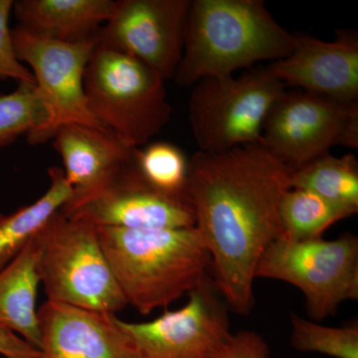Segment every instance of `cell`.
Returning a JSON list of instances; mask_svg holds the SVG:
<instances>
[{
  "label": "cell",
  "instance_id": "4",
  "mask_svg": "<svg viewBox=\"0 0 358 358\" xmlns=\"http://www.w3.org/2000/svg\"><path fill=\"white\" fill-rule=\"evenodd\" d=\"M166 81L122 52L96 45L84 76L89 109L129 147H145L169 124L171 107Z\"/></svg>",
  "mask_w": 358,
  "mask_h": 358
},
{
  "label": "cell",
  "instance_id": "8",
  "mask_svg": "<svg viewBox=\"0 0 358 358\" xmlns=\"http://www.w3.org/2000/svg\"><path fill=\"white\" fill-rule=\"evenodd\" d=\"M263 145L292 171L329 154L336 145L357 150L358 101L285 91L264 124Z\"/></svg>",
  "mask_w": 358,
  "mask_h": 358
},
{
  "label": "cell",
  "instance_id": "13",
  "mask_svg": "<svg viewBox=\"0 0 358 358\" xmlns=\"http://www.w3.org/2000/svg\"><path fill=\"white\" fill-rule=\"evenodd\" d=\"M334 41L294 34L289 55L267 66L285 87L343 102L358 101V41L338 32Z\"/></svg>",
  "mask_w": 358,
  "mask_h": 358
},
{
  "label": "cell",
  "instance_id": "10",
  "mask_svg": "<svg viewBox=\"0 0 358 358\" xmlns=\"http://www.w3.org/2000/svg\"><path fill=\"white\" fill-rule=\"evenodd\" d=\"M11 36L16 56L31 68L35 86L49 113L48 124L28 138L30 145L51 141L67 124L105 129L92 115L84 89L85 71L96 40L55 41L30 34L17 25L11 29Z\"/></svg>",
  "mask_w": 358,
  "mask_h": 358
},
{
  "label": "cell",
  "instance_id": "23",
  "mask_svg": "<svg viewBox=\"0 0 358 358\" xmlns=\"http://www.w3.org/2000/svg\"><path fill=\"white\" fill-rule=\"evenodd\" d=\"M291 345L296 352L358 358V327H331L291 313Z\"/></svg>",
  "mask_w": 358,
  "mask_h": 358
},
{
  "label": "cell",
  "instance_id": "1",
  "mask_svg": "<svg viewBox=\"0 0 358 358\" xmlns=\"http://www.w3.org/2000/svg\"><path fill=\"white\" fill-rule=\"evenodd\" d=\"M292 173L262 143L197 152L189 160L187 196L195 227L210 254L212 279L238 315L251 313L257 266L282 236L280 203Z\"/></svg>",
  "mask_w": 358,
  "mask_h": 358
},
{
  "label": "cell",
  "instance_id": "2",
  "mask_svg": "<svg viewBox=\"0 0 358 358\" xmlns=\"http://www.w3.org/2000/svg\"><path fill=\"white\" fill-rule=\"evenodd\" d=\"M294 43V34L275 20L262 0H192L173 79L192 87L203 78L231 76L261 61L287 57Z\"/></svg>",
  "mask_w": 358,
  "mask_h": 358
},
{
  "label": "cell",
  "instance_id": "19",
  "mask_svg": "<svg viewBox=\"0 0 358 358\" xmlns=\"http://www.w3.org/2000/svg\"><path fill=\"white\" fill-rule=\"evenodd\" d=\"M291 187L310 190L329 203L348 212L358 211V162L352 155L331 154L293 171Z\"/></svg>",
  "mask_w": 358,
  "mask_h": 358
},
{
  "label": "cell",
  "instance_id": "5",
  "mask_svg": "<svg viewBox=\"0 0 358 358\" xmlns=\"http://www.w3.org/2000/svg\"><path fill=\"white\" fill-rule=\"evenodd\" d=\"M37 239V272L47 300L110 315L128 306L96 226L59 210L39 231Z\"/></svg>",
  "mask_w": 358,
  "mask_h": 358
},
{
  "label": "cell",
  "instance_id": "24",
  "mask_svg": "<svg viewBox=\"0 0 358 358\" xmlns=\"http://www.w3.org/2000/svg\"><path fill=\"white\" fill-rule=\"evenodd\" d=\"M13 0H0V79H13L17 83L35 84L31 71L17 58L14 49L9 17Z\"/></svg>",
  "mask_w": 358,
  "mask_h": 358
},
{
  "label": "cell",
  "instance_id": "20",
  "mask_svg": "<svg viewBox=\"0 0 358 358\" xmlns=\"http://www.w3.org/2000/svg\"><path fill=\"white\" fill-rule=\"evenodd\" d=\"M282 237L294 241L322 238L331 226L350 214L319 195L301 188L287 190L280 203Z\"/></svg>",
  "mask_w": 358,
  "mask_h": 358
},
{
  "label": "cell",
  "instance_id": "14",
  "mask_svg": "<svg viewBox=\"0 0 358 358\" xmlns=\"http://www.w3.org/2000/svg\"><path fill=\"white\" fill-rule=\"evenodd\" d=\"M38 317L40 358H141L115 315L47 300Z\"/></svg>",
  "mask_w": 358,
  "mask_h": 358
},
{
  "label": "cell",
  "instance_id": "22",
  "mask_svg": "<svg viewBox=\"0 0 358 358\" xmlns=\"http://www.w3.org/2000/svg\"><path fill=\"white\" fill-rule=\"evenodd\" d=\"M48 122V110L35 84L18 83L11 93L0 94V148L22 136L32 138Z\"/></svg>",
  "mask_w": 358,
  "mask_h": 358
},
{
  "label": "cell",
  "instance_id": "16",
  "mask_svg": "<svg viewBox=\"0 0 358 358\" xmlns=\"http://www.w3.org/2000/svg\"><path fill=\"white\" fill-rule=\"evenodd\" d=\"M114 10L113 0H18L13 8L21 29L67 43L96 40Z\"/></svg>",
  "mask_w": 358,
  "mask_h": 358
},
{
  "label": "cell",
  "instance_id": "11",
  "mask_svg": "<svg viewBox=\"0 0 358 358\" xmlns=\"http://www.w3.org/2000/svg\"><path fill=\"white\" fill-rule=\"evenodd\" d=\"M228 310L208 275L179 310H167L150 322H119L141 358H212L232 336Z\"/></svg>",
  "mask_w": 358,
  "mask_h": 358
},
{
  "label": "cell",
  "instance_id": "26",
  "mask_svg": "<svg viewBox=\"0 0 358 358\" xmlns=\"http://www.w3.org/2000/svg\"><path fill=\"white\" fill-rule=\"evenodd\" d=\"M0 355L6 358H40V352L20 336L0 329Z\"/></svg>",
  "mask_w": 358,
  "mask_h": 358
},
{
  "label": "cell",
  "instance_id": "18",
  "mask_svg": "<svg viewBox=\"0 0 358 358\" xmlns=\"http://www.w3.org/2000/svg\"><path fill=\"white\" fill-rule=\"evenodd\" d=\"M48 174L50 185L36 201L13 213L0 214V271L20 255L72 196V188L62 169L51 167Z\"/></svg>",
  "mask_w": 358,
  "mask_h": 358
},
{
  "label": "cell",
  "instance_id": "6",
  "mask_svg": "<svg viewBox=\"0 0 358 358\" xmlns=\"http://www.w3.org/2000/svg\"><path fill=\"white\" fill-rule=\"evenodd\" d=\"M286 91L267 67L240 77L216 76L193 87L188 115L199 152H228L242 145L262 143L268 113Z\"/></svg>",
  "mask_w": 358,
  "mask_h": 358
},
{
  "label": "cell",
  "instance_id": "12",
  "mask_svg": "<svg viewBox=\"0 0 358 358\" xmlns=\"http://www.w3.org/2000/svg\"><path fill=\"white\" fill-rule=\"evenodd\" d=\"M192 0H117L96 44L131 56L173 79L182 57Z\"/></svg>",
  "mask_w": 358,
  "mask_h": 358
},
{
  "label": "cell",
  "instance_id": "17",
  "mask_svg": "<svg viewBox=\"0 0 358 358\" xmlns=\"http://www.w3.org/2000/svg\"><path fill=\"white\" fill-rule=\"evenodd\" d=\"M38 255L36 235L13 262L0 271V329L13 331L39 350Z\"/></svg>",
  "mask_w": 358,
  "mask_h": 358
},
{
  "label": "cell",
  "instance_id": "15",
  "mask_svg": "<svg viewBox=\"0 0 358 358\" xmlns=\"http://www.w3.org/2000/svg\"><path fill=\"white\" fill-rule=\"evenodd\" d=\"M64 166L72 194L86 192L129 162L136 148L129 147L105 129L67 124L51 140Z\"/></svg>",
  "mask_w": 358,
  "mask_h": 358
},
{
  "label": "cell",
  "instance_id": "3",
  "mask_svg": "<svg viewBox=\"0 0 358 358\" xmlns=\"http://www.w3.org/2000/svg\"><path fill=\"white\" fill-rule=\"evenodd\" d=\"M96 232L127 303L143 315L169 307L209 275L210 254L195 226Z\"/></svg>",
  "mask_w": 358,
  "mask_h": 358
},
{
  "label": "cell",
  "instance_id": "9",
  "mask_svg": "<svg viewBox=\"0 0 358 358\" xmlns=\"http://www.w3.org/2000/svg\"><path fill=\"white\" fill-rule=\"evenodd\" d=\"M60 211L96 227L155 230L195 226L190 202L148 185L136 169L134 155L93 187L72 194Z\"/></svg>",
  "mask_w": 358,
  "mask_h": 358
},
{
  "label": "cell",
  "instance_id": "7",
  "mask_svg": "<svg viewBox=\"0 0 358 358\" xmlns=\"http://www.w3.org/2000/svg\"><path fill=\"white\" fill-rule=\"evenodd\" d=\"M277 280L296 287L313 322L334 317L345 301L358 299V238L345 233L294 241L280 237L264 252L256 279Z\"/></svg>",
  "mask_w": 358,
  "mask_h": 358
},
{
  "label": "cell",
  "instance_id": "21",
  "mask_svg": "<svg viewBox=\"0 0 358 358\" xmlns=\"http://www.w3.org/2000/svg\"><path fill=\"white\" fill-rule=\"evenodd\" d=\"M134 164L141 178L155 189L169 196L188 200L189 160L176 145L157 141L136 148Z\"/></svg>",
  "mask_w": 358,
  "mask_h": 358
},
{
  "label": "cell",
  "instance_id": "25",
  "mask_svg": "<svg viewBox=\"0 0 358 358\" xmlns=\"http://www.w3.org/2000/svg\"><path fill=\"white\" fill-rule=\"evenodd\" d=\"M270 348L261 334L254 331L232 334L212 358H268Z\"/></svg>",
  "mask_w": 358,
  "mask_h": 358
}]
</instances>
